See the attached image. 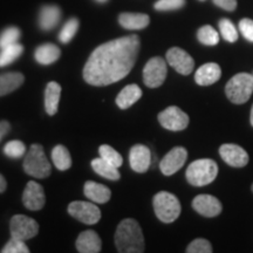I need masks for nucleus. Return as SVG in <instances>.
Masks as SVG:
<instances>
[{"label": "nucleus", "instance_id": "obj_26", "mask_svg": "<svg viewBox=\"0 0 253 253\" xmlns=\"http://www.w3.org/2000/svg\"><path fill=\"white\" fill-rule=\"evenodd\" d=\"M91 168H93V170L97 175H100L106 179H109V181H119L121 178L119 168L114 167L113 164L108 163L101 157L95 158V160L91 161Z\"/></svg>", "mask_w": 253, "mask_h": 253}, {"label": "nucleus", "instance_id": "obj_3", "mask_svg": "<svg viewBox=\"0 0 253 253\" xmlns=\"http://www.w3.org/2000/svg\"><path fill=\"white\" fill-rule=\"evenodd\" d=\"M218 175L217 163L209 158H202L188 167L185 177L191 185L204 186L212 183Z\"/></svg>", "mask_w": 253, "mask_h": 253}, {"label": "nucleus", "instance_id": "obj_2", "mask_svg": "<svg viewBox=\"0 0 253 253\" xmlns=\"http://www.w3.org/2000/svg\"><path fill=\"white\" fill-rule=\"evenodd\" d=\"M115 246L121 253L144 252V237L140 224L131 218L123 219L116 229Z\"/></svg>", "mask_w": 253, "mask_h": 253}, {"label": "nucleus", "instance_id": "obj_37", "mask_svg": "<svg viewBox=\"0 0 253 253\" xmlns=\"http://www.w3.org/2000/svg\"><path fill=\"white\" fill-rule=\"evenodd\" d=\"M185 5V0H158L155 2V9L157 11H173Z\"/></svg>", "mask_w": 253, "mask_h": 253}, {"label": "nucleus", "instance_id": "obj_20", "mask_svg": "<svg viewBox=\"0 0 253 253\" xmlns=\"http://www.w3.org/2000/svg\"><path fill=\"white\" fill-rule=\"evenodd\" d=\"M60 18H61V11L58 6H43L39 14V26L43 31L53 30L59 24Z\"/></svg>", "mask_w": 253, "mask_h": 253}, {"label": "nucleus", "instance_id": "obj_13", "mask_svg": "<svg viewBox=\"0 0 253 253\" xmlns=\"http://www.w3.org/2000/svg\"><path fill=\"white\" fill-rule=\"evenodd\" d=\"M23 203L25 208L32 211H39L45 207V191H43V188L39 183L34 181L27 183L23 194Z\"/></svg>", "mask_w": 253, "mask_h": 253}, {"label": "nucleus", "instance_id": "obj_43", "mask_svg": "<svg viewBox=\"0 0 253 253\" xmlns=\"http://www.w3.org/2000/svg\"><path fill=\"white\" fill-rule=\"evenodd\" d=\"M97 2H106V1H108V0H96Z\"/></svg>", "mask_w": 253, "mask_h": 253}, {"label": "nucleus", "instance_id": "obj_4", "mask_svg": "<svg viewBox=\"0 0 253 253\" xmlns=\"http://www.w3.org/2000/svg\"><path fill=\"white\" fill-rule=\"evenodd\" d=\"M155 214L163 223H172L181 214V203L175 195L161 191L153 199Z\"/></svg>", "mask_w": 253, "mask_h": 253}, {"label": "nucleus", "instance_id": "obj_32", "mask_svg": "<svg viewBox=\"0 0 253 253\" xmlns=\"http://www.w3.org/2000/svg\"><path fill=\"white\" fill-rule=\"evenodd\" d=\"M219 31L221 37L229 42H236L238 40V32L229 19H221L219 21Z\"/></svg>", "mask_w": 253, "mask_h": 253}, {"label": "nucleus", "instance_id": "obj_19", "mask_svg": "<svg viewBox=\"0 0 253 253\" xmlns=\"http://www.w3.org/2000/svg\"><path fill=\"white\" fill-rule=\"evenodd\" d=\"M84 196L89 199V201L94 202L97 204H104L109 201L112 197V191L106 185L100 184V183L88 181L84 186Z\"/></svg>", "mask_w": 253, "mask_h": 253}, {"label": "nucleus", "instance_id": "obj_18", "mask_svg": "<svg viewBox=\"0 0 253 253\" xmlns=\"http://www.w3.org/2000/svg\"><path fill=\"white\" fill-rule=\"evenodd\" d=\"M101 238L93 230H87L80 233L77 239V250L80 253H97L101 251Z\"/></svg>", "mask_w": 253, "mask_h": 253}, {"label": "nucleus", "instance_id": "obj_28", "mask_svg": "<svg viewBox=\"0 0 253 253\" xmlns=\"http://www.w3.org/2000/svg\"><path fill=\"white\" fill-rule=\"evenodd\" d=\"M24 47L20 43H13V45L5 47L0 52V67H6L14 62L19 56L23 54Z\"/></svg>", "mask_w": 253, "mask_h": 253}, {"label": "nucleus", "instance_id": "obj_42", "mask_svg": "<svg viewBox=\"0 0 253 253\" xmlns=\"http://www.w3.org/2000/svg\"><path fill=\"white\" fill-rule=\"evenodd\" d=\"M250 121H251V125L253 126V106H252V109H251V118H250Z\"/></svg>", "mask_w": 253, "mask_h": 253}, {"label": "nucleus", "instance_id": "obj_45", "mask_svg": "<svg viewBox=\"0 0 253 253\" xmlns=\"http://www.w3.org/2000/svg\"><path fill=\"white\" fill-rule=\"evenodd\" d=\"M201 1H203V0H201Z\"/></svg>", "mask_w": 253, "mask_h": 253}, {"label": "nucleus", "instance_id": "obj_38", "mask_svg": "<svg viewBox=\"0 0 253 253\" xmlns=\"http://www.w3.org/2000/svg\"><path fill=\"white\" fill-rule=\"evenodd\" d=\"M239 31L246 40L253 42V20H251V19H242L239 21Z\"/></svg>", "mask_w": 253, "mask_h": 253}, {"label": "nucleus", "instance_id": "obj_30", "mask_svg": "<svg viewBox=\"0 0 253 253\" xmlns=\"http://www.w3.org/2000/svg\"><path fill=\"white\" fill-rule=\"evenodd\" d=\"M99 154L101 158H103L104 161H107L108 163L113 164L114 167L120 168L123 164V158L121 155H120L118 151L108 144L101 145L99 148Z\"/></svg>", "mask_w": 253, "mask_h": 253}, {"label": "nucleus", "instance_id": "obj_6", "mask_svg": "<svg viewBox=\"0 0 253 253\" xmlns=\"http://www.w3.org/2000/svg\"><path fill=\"white\" fill-rule=\"evenodd\" d=\"M225 93L231 102L236 104L248 102L253 93V77L249 73L235 75L226 84Z\"/></svg>", "mask_w": 253, "mask_h": 253}, {"label": "nucleus", "instance_id": "obj_16", "mask_svg": "<svg viewBox=\"0 0 253 253\" xmlns=\"http://www.w3.org/2000/svg\"><path fill=\"white\" fill-rule=\"evenodd\" d=\"M192 208L202 216L212 218L221 212V203L219 199L211 195H198L192 201Z\"/></svg>", "mask_w": 253, "mask_h": 253}, {"label": "nucleus", "instance_id": "obj_44", "mask_svg": "<svg viewBox=\"0 0 253 253\" xmlns=\"http://www.w3.org/2000/svg\"><path fill=\"white\" fill-rule=\"evenodd\" d=\"M251 189H252V192H253V184H252V188Z\"/></svg>", "mask_w": 253, "mask_h": 253}, {"label": "nucleus", "instance_id": "obj_22", "mask_svg": "<svg viewBox=\"0 0 253 253\" xmlns=\"http://www.w3.org/2000/svg\"><path fill=\"white\" fill-rule=\"evenodd\" d=\"M61 86L58 82H49L45 90V110L48 115L53 116L58 113Z\"/></svg>", "mask_w": 253, "mask_h": 253}, {"label": "nucleus", "instance_id": "obj_15", "mask_svg": "<svg viewBox=\"0 0 253 253\" xmlns=\"http://www.w3.org/2000/svg\"><path fill=\"white\" fill-rule=\"evenodd\" d=\"M129 163L135 172L143 173L151 166V151L147 145L136 144L129 153Z\"/></svg>", "mask_w": 253, "mask_h": 253}, {"label": "nucleus", "instance_id": "obj_17", "mask_svg": "<svg viewBox=\"0 0 253 253\" xmlns=\"http://www.w3.org/2000/svg\"><path fill=\"white\" fill-rule=\"evenodd\" d=\"M221 77V69L219 65L214 62H209L201 66L195 74V81L199 86H211L216 84Z\"/></svg>", "mask_w": 253, "mask_h": 253}, {"label": "nucleus", "instance_id": "obj_40", "mask_svg": "<svg viewBox=\"0 0 253 253\" xmlns=\"http://www.w3.org/2000/svg\"><path fill=\"white\" fill-rule=\"evenodd\" d=\"M9 129H11V126L7 121H0V141L9 131Z\"/></svg>", "mask_w": 253, "mask_h": 253}, {"label": "nucleus", "instance_id": "obj_9", "mask_svg": "<svg viewBox=\"0 0 253 253\" xmlns=\"http://www.w3.org/2000/svg\"><path fill=\"white\" fill-rule=\"evenodd\" d=\"M68 213L73 218L87 225L96 224L101 219V211L90 202L75 201L68 205Z\"/></svg>", "mask_w": 253, "mask_h": 253}, {"label": "nucleus", "instance_id": "obj_24", "mask_svg": "<svg viewBox=\"0 0 253 253\" xmlns=\"http://www.w3.org/2000/svg\"><path fill=\"white\" fill-rule=\"evenodd\" d=\"M25 78L21 73H5L0 74V96L7 95L18 89L24 84Z\"/></svg>", "mask_w": 253, "mask_h": 253}, {"label": "nucleus", "instance_id": "obj_31", "mask_svg": "<svg viewBox=\"0 0 253 253\" xmlns=\"http://www.w3.org/2000/svg\"><path fill=\"white\" fill-rule=\"evenodd\" d=\"M78 28H79V20H78V19H75V18L69 19L67 23L63 25L62 30L60 31L59 40L63 43H68L69 41H71L73 38H74L75 33L78 32Z\"/></svg>", "mask_w": 253, "mask_h": 253}, {"label": "nucleus", "instance_id": "obj_12", "mask_svg": "<svg viewBox=\"0 0 253 253\" xmlns=\"http://www.w3.org/2000/svg\"><path fill=\"white\" fill-rule=\"evenodd\" d=\"M188 158V151L183 147H176L162 158L160 163V169L163 175L171 176L178 171L184 166Z\"/></svg>", "mask_w": 253, "mask_h": 253}, {"label": "nucleus", "instance_id": "obj_1", "mask_svg": "<svg viewBox=\"0 0 253 253\" xmlns=\"http://www.w3.org/2000/svg\"><path fill=\"white\" fill-rule=\"evenodd\" d=\"M140 50L136 34L103 43L91 53L84 68V79L95 87L115 84L130 73Z\"/></svg>", "mask_w": 253, "mask_h": 253}, {"label": "nucleus", "instance_id": "obj_11", "mask_svg": "<svg viewBox=\"0 0 253 253\" xmlns=\"http://www.w3.org/2000/svg\"><path fill=\"white\" fill-rule=\"evenodd\" d=\"M167 61L182 75H189L194 71L195 61L189 53L178 47H172L167 52Z\"/></svg>", "mask_w": 253, "mask_h": 253}, {"label": "nucleus", "instance_id": "obj_41", "mask_svg": "<svg viewBox=\"0 0 253 253\" xmlns=\"http://www.w3.org/2000/svg\"><path fill=\"white\" fill-rule=\"evenodd\" d=\"M6 188H7V183H6V179L0 173V192H4Z\"/></svg>", "mask_w": 253, "mask_h": 253}, {"label": "nucleus", "instance_id": "obj_33", "mask_svg": "<svg viewBox=\"0 0 253 253\" xmlns=\"http://www.w3.org/2000/svg\"><path fill=\"white\" fill-rule=\"evenodd\" d=\"M20 38V31L17 27H8L0 34V49L17 43Z\"/></svg>", "mask_w": 253, "mask_h": 253}, {"label": "nucleus", "instance_id": "obj_23", "mask_svg": "<svg viewBox=\"0 0 253 253\" xmlns=\"http://www.w3.org/2000/svg\"><path fill=\"white\" fill-rule=\"evenodd\" d=\"M61 55V50L53 43H43L38 47L34 52V58L40 65H50L55 62Z\"/></svg>", "mask_w": 253, "mask_h": 253}, {"label": "nucleus", "instance_id": "obj_25", "mask_svg": "<svg viewBox=\"0 0 253 253\" xmlns=\"http://www.w3.org/2000/svg\"><path fill=\"white\" fill-rule=\"evenodd\" d=\"M150 19L143 13H121L119 23L126 30H142L149 25Z\"/></svg>", "mask_w": 253, "mask_h": 253}, {"label": "nucleus", "instance_id": "obj_36", "mask_svg": "<svg viewBox=\"0 0 253 253\" xmlns=\"http://www.w3.org/2000/svg\"><path fill=\"white\" fill-rule=\"evenodd\" d=\"M2 253H28L30 250H28L27 245L25 244V240L13 238L12 237L9 239V242L4 246V249L1 250Z\"/></svg>", "mask_w": 253, "mask_h": 253}, {"label": "nucleus", "instance_id": "obj_10", "mask_svg": "<svg viewBox=\"0 0 253 253\" xmlns=\"http://www.w3.org/2000/svg\"><path fill=\"white\" fill-rule=\"evenodd\" d=\"M158 122L168 130L181 131L188 126L189 116L181 108L171 106L158 114Z\"/></svg>", "mask_w": 253, "mask_h": 253}, {"label": "nucleus", "instance_id": "obj_39", "mask_svg": "<svg viewBox=\"0 0 253 253\" xmlns=\"http://www.w3.org/2000/svg\"><path fill=\"white\" fill-rule=\"evenodd\" d=\"M213 2L218 7L230 12L235 11L237 7V0H213Z\"/></svg>", "mask_w": 253, "mask_h": 253}, {"label": "nucleus", "instance_id": "obj_14", "mask_svg": "<svg viewBox=\"0 0 253 253\" xmlns=\"http://www.w3.org/2000/svg\"><path fill=\"white\" fill-rule=\"evenodd\" d=\"M219 155L226 164L235 168H243L249 163V154L237 144L226 143L220 145Z\"/></svg>", "mask_w": 253, "mask_h": 253}, {"label": "nucleus", "instance_id": "obj_35", "mask_svg": "<svg viewBox=\"0 0 253 253\" xmlns=\"http://www.w3.org/2000/svg\"><path fill=\"white\" fill-rule=\"evenodd\" d=\"M212 251V246H211L210 243L203 238L195 239L186 248V252L188 253H211Z\"/></svg>", "mask_w": 253, "mask_h": 253}, {"label": "nucleus", "instance_id": "obj_27", "mask_svg": "<svg viewBox=\"0 0 253 253\" xmlns=\"http://www.w3.org/2000/svg\"><path fill=\"white\" fill-rule=\"evenodd\" d=\"M52 161L60 171H66L72 167V157L65 145H55L52 150Z\"/></svg>", "mask_w": 253, "mask_h": 253}, {"label": "nucleus", "instance_id": "obj_7", "mask_svg": "<svg viewBox=\"0 0 253 253\" xmlns=\"http://www.w3.org/2000/svg\"><path fill=\"white\" fill-rule=\"evenodd\" d=\"M168 74L167 62L160 56L151 58L143 68V82L147 87L157 88L162 86Z\"/></svg>", "mask_w": 253, "mask_h": 253}, {"label": "nucleus", "instance_id": "obj_34", "mask_svg": "<svg viewBox=\"0 0 253 253\" xmlns=\"http://www.w3.org/2000/svg\"><path fill=\"white\" fill-rule=\"evenodd\" d=\"M26 153V147L21 141H9L4 147V154L9 158H20Z\"/></svg>", "mask_w": 253, "mask_h": 253}, {"label": "nucleus", "instance_id": "obj_8", "mask_svg": "<svg viewBox=\"0 0 253 253\" xmlns=\"http://www.w3.org/2000/svg\"><path fill=\"white\" fill-rule=\"evenodd\" d=\"M9 230H11V237L26 242L38 235L39 225L33 218L24 214H15L9 223Z\"/></svg>", "mask_w": 253, "mask_h": 253}, {"label": "nucleus", "instance_id": "obj_21", "mask_svg": "<svg viewBox=\"0 0 253 253\" xmlns=\"http://www.w3.org/2000/svg\"><path fill=\"white\" fill-rule=\"evenodd\" d=\"M142 96V90L137 84H128L120 91V94L116 97V104L119 108L128 109L132 104L137 102Z\"/></svg>", "mask_w": 253, "mask_h": 253}, {"label": "nucleus", "instance_id": "obj_5", "mask_svg": "<svg viewBox=\"0 0 253 253\" xmlns=\"http://www.w3.org/2000/svg\"><path fill=\"white\" fill-rule=\"evenodd\" d=\"M24 170L27 175L39 179L46 178V177L49 176L52 167H50V163L47 160L42 145H31L24 161Z\"/></svg>", "mask_w": 253, "mask_h": 253}, {"label": "nucleus", "instance_id": "obj_29", "mask_svg": "<svg viewBox=\"0 0 253 253\" xmlns=\"http://www.w3.org/2000/svg\"><path fill=\"white\" fill-rule=\"evenodd\" d=\"M197 38L199 42L207 46H214L219 42V34L212 26H203L197 32Z\"/></svg>", "mask_w": 253, "mask_h": 253}]
</instances>
